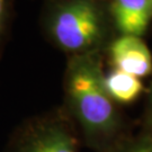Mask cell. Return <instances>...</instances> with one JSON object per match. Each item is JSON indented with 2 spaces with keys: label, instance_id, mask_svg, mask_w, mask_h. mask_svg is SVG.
Returning <instances> with one entry per match:
<instances>
[{
  "label": "cell",
  "instance_id": "obj_2",
  "mask_svg": "<svg viewBox=\"0 0 152 152\" xmlns=\"http://www.w3.org/2000/svg\"><path fill=\"white\" fill-rule=\"evenodd\" d=\"M41 25L68 58L106 52L116 32L109 0H45Z\"/></svg>",
  "mask_w": 152,
  "mask_h": 152
},
{
  "label": "cell",
  "instance_id": "obj_5",
  "mask_svg": "<svg viewBox=\"0 0 152 152\" xmlns=\"http://www.w3.org/2000/svg\"><path fill=\"white\" fill-rule=\"evenodd\" d=\"M109 8L120 35L141 37L152 20V0H109Z\"/></svg>",
  "mask_w": 152,
  "mask_h": 152
},
{
  "label": "cell",
  "instance_id": "obj_7",
  "mask_svg": "<svg viewBox=\"0 0 152 152\" xmlns=\"http://www.w3.org/2000/svg\"><path fill=\"white\" fill-rule=\"evenodd\" d=\"M12 0H0V55L9 36L12 18Z\"/></svg>",
  "mask_w": 152,
  "mask_h": 152
},
{
  "label": "cell",
  "instance_id": "obj_6",
  "mask_svg": "<svg viewBox=\"0 0 152 152\" xmlns=\"http://www.w3.org/2000/svg\"><path fill=\"white\" fill-rule=\"evenodd\" d=\"M105 87L117 105L134 103L144 90L141 79L114 69L108 75H105Z\"/></svg>",
  "mask_w": 152,
  "mask_h": 152
},
{
  "label": "cell",
  "instance_id": "obj_9",
  "mask_svg": "<svg viewBox=\"0 0 152 152\" xmlns=\"http://www.w3.org/2000/svg\"><path fill=\"white\" fill-rule=\"evenodd\" d=\"M145 124H147L148 133L145 135L150 136L152 139V85L149 92V100H148L147 114H145Z\"/></svg>",
  "mask_w": 152,
  "mask_h": 152
},
{
  "label": "cell",
  "instance_id": "obj_1",
  "mask_svg": "<svg viewBox=\"0 0 152 152\" xmlns=\"http://www.w3.org/2000/svg\"><path fill=\"white\" fill-rule=\"evenodd\" d=\"M63 90V109L85 144L95 152L116 151L122 117L105 87L103 53L69 56Z\"/></svg>",
  "mask_w": 152,
  "mask_h": 152
},
{
  "label": "cell",
  "instance_id": "obj_8",
  "mask_svg": "<svg viewBox=\"0 0 152 152\" xmlns=\"http://www.w3.org/2000/svg\"><path fill=\"white\" fill-rule=\"evenodd\" d=\"M117 152H152V139L148 135H143L135 141L131 142L123 148H118Z\"/></svg>",
  "mask_w": 152,
  "mask_h": 152
},
{
  "label": "cell",
  "instance_id": "obj_4",
  "mask_svg": "<svg viewBox=\"0 0 152 152\" xmlns=\"http://www.w3.org/2000/svg\"><path fill=\"white\" fill-rule=\"evenodd\" d=\"M114 70L139 79L152 73V54L144 41L134 35H118L106 50Z\"/></svg>",
  "mask_w": 152,
  "mask_h": 152
},
{
  "label": "cell",
  "instance_id": "obj_3",
  "mask_svg": "<svg viewBox=\"0 0 152 152\" xmlns=\"http://www.w3.org/2000/svg\"><path fill=\"white\" fill-rule=\"evenodd\" d=\"M79 142L77 127L60 108L23 123L5 152H79Z\"/></svg>",
  "mask_w": 152,
  "mask_h": 152
}]
</instances>
